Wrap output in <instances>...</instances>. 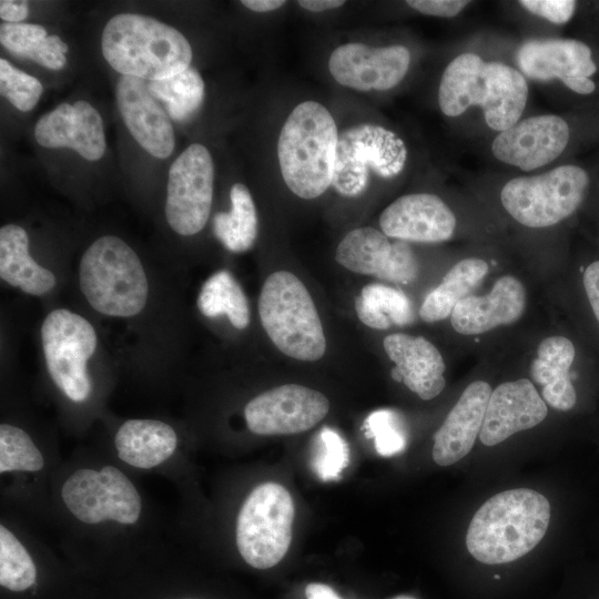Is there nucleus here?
Here are the masks:
<instances>
[{
    "label": "nucleus",
    "mask_w": 599,
    "mask_h": 599,
    "mask_svg": "<svg viewBox=\"0 0 599 599\" xmlns=\"http://www.w3.org/2000/svg\"><path fill=\"white\" fill-rule=\"evenodd\" d=\"M549 521L550 504L544 495L529 488L505 490L476 511L466 546L483 564H507L531 551L545 537Z\"/></svg>",
    "instance_id": "1"
},
{
    "label": "nucleus",
    "mask_w": 599,
    "mask_h": 599,
    "mask_svg": "<svg viewBox=\"0 0 599 599\" xmlns=\"http://www.w3.org/2000/svg\"><path fill=\"white\" fill-rule=\"evenodd\" d=\"M528 98L524 75L501 62H485L474 53L456 57L445 69L438 103L447 116H457L480 105L489 128L505 131L516 124Z\"/></svg>",
    "instance_id": "2"
},
{
    "label": "nucleus",
    "mask_w": 599,
    "mask_h": 599,
    "mask_svg": "<svg viewBox=\"0 0 599 599\" xmlns=\"http://www.w3.org/2000/svg\"><path fill=\"white\" fill-rule=\"evenodd\" d=\"M101 50L122 75L161 80L190 67L192 48L175 28L149 16L119 13L104 26Z\"/></svg>",
    "instance_id": "3"
},
{
    "label": "nucleus",
    "mask_w": 599,
    "mask_h": 599,
    "mask_svg": "<svg viewBox=\"0 0 599 599\" xmlns=\"http://www.w3.org/2000/svg\"><path fill=\"white\" fill-rule=\"evenodd\" d=\"M338 135L334 118L316 101H304L290 113L278 135L277 158L295 195L316 199L332 185Z\"/></svg>",
    "instance_id": "4"
},
{
    "label": "nucleus",
    "mask_w": 599,
    "mask_h": 599,
    "mask_svg": "<svg viewBox=\"0 0 599 599\" xmlns=\"http://www.w3.org/2000/svg\"><path fill=\"white\" fill-rule=\"evenodd\" d=\"M79 285L98 313L126 318L139 315L149 297V282L135 251L115 235H102L81 256Z\"/></svg>",
    "instance_id": "5"
},
{
    "label": "nucleus",
    "mask_w": 599,
    "mask_h": 599,
    "mask_svg": "<svg viewBox=\"0 0 599 599\" xmlns=\"http://www.w3.org/2000/svg\"><path fill=\"white\" fill-rule=\"evenodd\" d=\"M258 315L272 343L286 356L313 362L325 354L326 338L316 306L293 273L277 271L265 280Z\"/></svg>",
    "instance_id": "6"
},
{
    "label": "nucleus",
    "mask_w": 599,
    "mask_h": 599,
    "mask_svg": "<svg viewBox=\"0 0 599 599\" xmlns=\"http://www.w3.org/2000/svg\"><path fill=\"white\" fill-rule=\"evenodd\" d=\"M294 515L285 487L272 481L256 486L236 519V546L244 561L256 569L277 565L291 545Z\"/></svg>",
    "instance_id": "7"
},
{
    "label": "nucleus",
    "mask_w": 599,
    "mask_h": 599,
    "mask_svg": "<svg viewBox=\"0 0 599 599\" xmlns=\"http://www.w3.org/2000/svg\"><path fill=\"white\" fill-rule=\"evenodd\" d=\"M589 179L581 167L561 165L547 173L520 176L505 184V210L528 227H547L571 215L583 201Z\"/></svg>",
    "instance_id": "8"
},
{
    "label": "nucleus",
    "mask_w": 599,
    "mask_h": 599,
    "mask_svg": "<svg viewBox=\"0 0 599 599\" xmlns=\"http://www.w3.org/2000/svg\"><path fill=\"white\" fill-rule=\"evenodd\" d=\"M406 159V145L393 131L369 123L351 126L338 135L332 185L344 196H357L372 173L396 176Z\"/></svg>",
    "instance_id": "9"
},
{
    "label": "nucleus",
    "mask_w": 599,
    "mask_h": 599,
    "mask_svg": "<svg viewBox=\"0 0 599 599\" xmlns=\"http://www.w3.org/2000/svg\"><path fill=\"white\" fill-rule=\"evenodd\" d=\"M40 335L47 369L55 386L74 403L87 400L92 390L87 364L98 345L92 324L78 313L57 308L43 319Z\"/></svg>",
    "instance_id": "10"
},
{
    "label": "nucleus",
    "mask_w": 599,
    "mask_h": 599,
    "mask_svg": "<svg viewBox=\"0 0 599 599\" xmlns=\"http://www.w3.org/2000/svg\"><path fill=\"white\" fill-rule=\"evenodd\" d=\"M61 498L67 509L88 525L104 520L133 525L142 509L135 486L110 465L100 470L81 468L72 473L61 487Z\"/></svg>",
    "instance_id": "11"
},
{
    "label": "nucleus",
    "mask_w": 599,
    "mask_h": 599,
    "mask_svg": "<svg viewBox=\"0 0 599 599\" xmlns=\"http://www.w3.org/2000/svg\"><path fill=\"white\" fill-rule=\"evenodd\" d=\"M214 186V162L200 143L189 145L171 164L164 213L171 230L191 236L207 223Z\"/></svg>",
    "instance_id": "12"
},
{
    "label": "nucleus",
    "mask_w": 599,
    "mask_h": 599,
    "mask_svg": "<svg viewBox=\"0 0 599 599\" xmlns=\"http://www.w3.org/2000/svg\"><path fill=\"white\" fill-rule=\"evenodd\" d=\"M329 402L318 390L287 384L252 398L244 408L247 428L263 436L306 432L328 413Z\"/></svg>",
    "instance_id": "13"
},
{
    "label": "nucleus",
    "mask_w": 599,
    "mask_h": 599,
    "mask_svg": "<svg viewBox=\"0 0 599 599\" xmlns=\"http://www.w3.org/2000/svg\"><path fill=\"white\" fill-rule=\"evenodd\" d=\"M336 262L346 270L377 278L407 284L418 274V263L406 241L390 242L374 227L348 232L335 252Z\"/></svg>",
    "instance_id": "14"
},
{
    "label": "nucleus",
    "mask_w": 599,
    "mask_h": 599,
    "mask_svg": "<svg viewBox=\"0 0 599 599\" xmlns=\"http://www.w3.org/2000/svg\"><path fill=\"white\" fill-rule=\"evenodd\" d=\"M409 62L410 53L404 45L375 48L349 42L334 49L328 70L344 87L358 91H385L404 79Z\"/></svg>",
    "instance_id": "15"
},
{
    "label": "nucleus",
    "mask_w": 599,
    "mask_h": 599,
    "mask_svg": "<svg viewBox=\"0 0 599 599\" xmlns=\"http://www.w3.org/2000/svg\"><path fill=\"white\" fill-rule=\"evenodd\" d=\"M517 62L522 73L534 80L560 79L580 94H589L596 88L589 79L597 71L591 50L578 40L527 41L517 53Z\"/></svg>",
    "instance_id": "16"
},
{
    "label": "nucleus",
    "mask_w": 599,
    "mask_h": 599,
    "mask_svg": "<svg viewBox=\"0 0 599 599\" xmlns=\"http://www.w3.org/2000/svg\"><path fill=\"white\" fill-rule=\"evenodd\" d=\"M569 128L557 115H538L518 121L500 132L491 144L499 161L531 171L557 159L567 146Z\"/></svg>",
    "instance_id": "17"
},
{
    "label": "nucleus",
    "mask_w": 599,
    "mask_h": 599,
    "mask_svg": "<svg viewBox=\"0 0 599 599\" xmlns=\"http://www.w3.org/2000/svg\"><path fill=\"white\" fill-rule=\"evenodd\" d=\"M34 139L45 149H71L88 161H98L106 150L103 121L88 101L63 102L35 123Z\"/></svg>",
    "instance_id": "18"
},
{
    "label": "nucleus",
    "mask_w": 599,
    "mask_h": 599,
    "mask_svg": "<svg viewBox=\"0 0 599 599\" xmlns=\"http://www.w3.org/2000/svg\"><path fill=\"white\" fill-rule=\"evenodd\" d=\"M116 104L130 134L149 154L169 158L175 145L171 118L150 92L148 81L122 75L118 80Z\"/></svg>",
    "instance_id": "19"
},
{
    "label": "nucleus",
    "mask_w": 599,
    "mask_h": 599,
    "mask_svg": "<svg viewBox=\"0 0 599 599\" xmlns=\"http://www.w3.org/2000/svg\"><path fill=\"white\" fill-rule=\"evenodd\" d=\"M379 226L388 237L435 243L451 237L456 217L437 195L414 193L390 203L379 216Z\"/></svg>",
    "instance_id": "20"
},
{
    "label": "nucleus",
    "mask_w": 599,
    "mask_h": 599,
    "mask_svg": "<svg viewBox=\"0 0 599 599\" xmlns=\"http://www.w3.org/2000/svg\"><path fill=\"white\" fill-rule=\"evenodd\" d=\"M547 414L545 400L529 379L502 383L490 394L479 439L486 446L497 445L537 426Z\"/></svg>",
    "instance_id": "21"
},
{
    "label": "nucleus",
    "mask_w": 599,
    "mask_h": 599,
    "mask_svg": "<svg viewBox=\"0 0 599 599\" xmlns=\"http://www.w3.org/2000/svg\"><path fill=\"white\" fill-rule=\"evenodd\" d=\"M387 356L394 362L392 377L403 382L424 400L439 395L445 387V363L436 346L423 336L403 333L383 341Z\"/></svg>",
    "instance_id": "22"
},
{
    "label": "nucleus",
    "mask_w": 599,
    "mask_h": 599,
    "mask_svg": "<svg viewBox=\"0 0 599 599\" xmlns=\"http://www.w3.org/2000/svg\"><path fill=\"white\" fill-rule=\"evenodd\" d=\"M491 387L484 380L469 384L434 436L433 459L450 466L463 459L480 434Z\"/></svg>",
    "instance_id": "23"
},
{
    "label": "nucleus",
    "mask_w": 599,
    "mask_h": 599,
    "mask_svg": "<svg viewBox=\"0 0 599 599\" xmlns=\"http://www.w3.org/2000/svg\"><path fill=\"white\" fill-rule=\"evenodd\" d=\"M526 306V291L521 282L510 275L496 281L483 296H466L454 308L450 322L463 335H477L499 325L516 322Z\"/></svg>",
    "instance_id": "24"
},
{
    "label": "nucleus",
    "mask_w": 599,
    "mask_h": 599,
    "mask_svg": "<svg viewBox=\"0 0 599 599\" xmlns=\"http://www.w3.org/2000/svg\"><path fill=\"white\" fill-rule=\"evenodd\" d=\"M114 445L125 464L150 469L169 459L177 446L175 430L156 419H129L118 429Z\"/></svg>",
    "instance_id": "25"
},
{
    "label": "nucleus",
    "mask_w": 599,
    "mask_h": 599,
    "mask_svg": "<svg viewBox=\"0 0 599 599\" xmlns=\"http://www.w3.org/2000/svg\"><path fill=\"white\" fill-rule=\"evenodd\" d=\"M576 349L564 336H549L537 348V357L530 366L532 379L542 387L545 403L555 409L567 412L576 402V390L569 377Z\"/></svg>",
    "instance_id": "26"
},
{
    "label": "nucleus",
    "mask_w": 599,
    "mask_h": 599,
    "mask_svg": "<svg viewBox=\"0 0 599 599\" xmlns=\"http://www.w3.org/2000/svg\"><path fill=\"white\" fill-rule=\"evenodd\" d=\"M0 277L33 296L49 293L57 284L55 275L30 256L28 233L17 224L0 229Z\"/></svg>",
    "instance_id": "27"
},
{
    "label": "nucleus",
    "mask_w": 599,
    "mask_h": 599,
    "mask_svg": "<svg viewBox=\"0 0 599 599\" xmlns=\"http://www.w3.org/2000/svg\"><path fill=\"white\" fill-rule=\"evenodd\" d=\"M487 272L488 264L480 258H465L456 263L424 300L419 308L420 318L434 323L450 316L456 305L468 296Z\"/></svg>",
    "instance_id": "28"
},
{
    "label": "nucleus",
    "mask_w": 599,
    "mask_h": 599,
    "mask_svg": "<svg viewBox=\"0 0 599 599\" xmlns=\"http://www.w3.org/2000/svg\"><path fill=\"white\" fill-rule=\"evenodd\" d=\"M231 211L215 214L213 230L224 247L234 253L250 250L257 235V215L248 189L235 183L230 191Z\"/></svg>",
    "instance_id": "29"
},
{
    "label": "nucleus",
    "mask_w": 599,
    "mask_h": 599,
    "mask_svg": "<svg viewBox=\"0 0 599 599\" xmlns=\"http://www.w3.org/2000/svg\"><path fill=\"white\" fill-rule=\"evenodd\" d=\"M197 308L206 317L226 316L236 329L250 325L251 311L243 288L229 271H217L202 285Z\"/></svg>",
    "instance_id": "30"
},
{
    "label": "nucleus",
    "mask_w": 599,
    "mask_h": 599,
    "mask_svg": "<svg viewBox=\"0 0 599 599\" xmlns=\"http://www.w3.org/2000/svg\"><path fill=\"white\" fill-rule=\"evenodd\" d=\"M355 311L359 321L374 329L408 325L415 318L412 303L402 291L377 283L362 288Z\"/></svg>",
    "instance_id": "31"
},
{
    "label": "nucleus",
    "mask_w": 599,
    "mask_h": 599,
    "mask_svg": "<svg viewBox=\"0 0 599 599\" xmlns=\"http://www.w3.org/2000/svg\"><path fill=\"white\" fill-rule=\"evenodd\" d=\"M150 92L163 103L170 118L176 122L191 120L199 111L205 85L201 74L193 68L155 81H148Z\"/></svg>",
    "instance_id": "32"
},
{
    "label": "nucleus",
    "mask_w": 599,
    "mask_h": 599,
    "mask_svg": "<svg viewBox=\"0 0 599 599\" xmlns=\"http://www.w3.org/2000/svg\"><path fill=\"white\" fill-rule=\"evenodd\" d=\"M37 567L21 541L4 526H0V585L21 592L37 581Z\"/></svg>",
    "instance_id": "33"
},
{
    "label": "nucleus",
    "mask_w": 599,
    "mask_h": 599,
    "mask_svg": "<svg viewBox=\"0 0 599 599\" xmlns=\"http://www.w3.org/2000/svg\"><path fill=\"white\" fill-rule=\"evenodd\" d=\"M44 459L32 438L23 429L10 425H0V473L39 471Z\"/></svg>",
    "instance_id": "34"
},
{
    "label": "nucleus",
    "mask_w": 599,
    "mask_h": 599,
    "mask_svg": "<svg viewBox=\"0 0 599 599\" xmlns=\"http://www.w3.org/2000/svg\"><path fill=\"white\" fill-rule=\"evenodd\" d=\"M349 464V448L334 429L323 427L317 436L312 460L314 471L324 481L335 480Z\"/></svg>",
    "instance_id": "35"
},
{
    "label": "nucleus",
    "mask_w": 599,
    "mask_h": 599,
    "mask_svg": "<svg viewBox=\"0 0 599 599\" xmlns=\"http://www.w3.org/2000/svg\"><path fill=\"white\" fill-rule=\"evenodd\" d=\"M43 92L41 82L14 65L4 58L0 59V93L16 109L31 111Z\"/></svg>",
    "instance_id": "36"
},
{
    "label": "nucleus",
    "mask_w": 599,
    "mask_h": 599,
    "mask_svg": "<svg viewBox=\"0 0 599 599\" xmlns=\"http://www.w3.org/2000/svg\"><path fill=\"white\" fill-rule=\"evenodd\" d=\"M367 437L374 438L376 451L389 457L406 447V433L398 414L392 409H378L364 422Z\"/></svg>",
    "instance_id": "37"
},
{
    "label": "nucleus",
    "mask_w": 599,
    "mask_h": 599,
    "mask_svg": "<svg viewBox=\"0 0 599 599\" xmlns=\"http://www.w3.org/2000/svg\"><path fill=\"white\" fill-rule=\"evenodd\" d=\"M48 37L47 30L35 23L0 24V42L13 55L24 58L29 50L40 40Z\"/></svg>",
    "instance_id": "38"
},
{
    "label": "nucleus",
    "mask_w": 599,
    "mask_h": 599,
    "mask_svg": "<svg viewBox=\"0 0 599 599\" xmlns=\"http://www.w3.org/2000/svg\"><path fill=\"white\" fill-rule=\"evenodd\" d=\"M68 50V44L59 35L51 34L38 41L24 58L47 69L60 70L67 64Z\"/></svg>",
    "instance_id": "39"
},
{
    "label": "nucleus",
    "mask_w": 599,
    "mask_h": 599,
    "mask_svg": "<svg viewBox=\"0 0 599 599\" xmlns=\"http://www.w3.org/2000/svg\"><path fill=\"white\" fill-rule=\"evenodd\" d=\"M519 3L531 13L557 24L569 21L576 9L573 0H522Z\"/></svg>",
    "instance_id": "40"
},
{
    "label": "nucleus",
    "mask_w": 599,
    "mask_h": 599,
    "mask_svg": "<svg viewBox=\"0 0 599 599\" xmlns=\"http://www.w3.org/2000/svg\"><path fill=\"white\" fill-rule=\"evenodd\" d=\"M406 3L413 9L427 14L444 18L457 16L468 1L461 0H408Z\"/></svg>",
    "instance_id": "41"
},
{
    "label": "nucleus",
    "mask_w": 599,
    "mask_h": 599,
    "mask_svg": "<svg viewBox=\"0 0 599 599\" xmlns=\"http://www.w3.org/2000/svg\"><path fill=\"white\" fill-rule=\"evenodd\" d=\"M586 294L599 322V261L591 263L583 272Z\"/></svg>",
    "instance_id": "42"
},
{
    "label": "nucleus",
    "mask_w": 599,
    "mask_h": 599,
    "mask_svg": "<svg viewBox=\"0 0 599 599\" xmlns=\"http://www.w3.org/2000/svg\"><path fill=\"white\" fill-rule=\"evenodd\" d=\"M29 14L28 1H0V18L9 23H19Z\"/></svg>",
    "instance_id": "43"
},
{
    "label": "nucleus",
    "mask_w": 599,
    "mask_h": 599,
    "mask_svg": "<svg viewBox=\"0 0 599 599\" xmlns=\"http://www.w3.org/2000/svg\"><path fill=\"white\" fill-rule=\"evenodd\" d=\"M305 595L306 599H342L333 588L318 582L308 583Z\"/></svg>",
    "instance_id": "44"
},
{
    "label": "nucleus",
    "mask_w": 599,
    "mask_h": 599,
    "mask_svg": "<svg viewBox=\"0 0 599 599\" xmlns=\"http://www.w3.org/2000/svg\"><path fill=\"white\" fill-rule=\"evenodd\" d=\"M298 6L312 12L332 10L345 4L342 0H300Z\"/></svg>",
    "instance_id": "45"
},
{
    "label": "nucleus",
    "mask_w": 599,
    "mask_h": 599,
    "mask_svg": "<svg viewBox=\"0 0 599 599\" xmlns=\"http://www.w3.org/2000/svg\"><path fill=\"white\" fill-rule=\"evenodd\" d=\"M241 3L254 12H270L283 7L284 0H243Z\"/></svg>",
    "instance_id": "46"
},
{
    "label": "nucleus",
    "mask_w": 599,
    "mask_h": 599,
    "mask_svg": "<svg viewBox=\"0 0 599 599\" xmlns=\"http://www.w3.org/2000/svg\"><path fill=\"white\" fill-rule=\"evenodd\" d=\"M393 599H415V598L409 597V596H398V597H395Z\"/></svg>",
    "instance_id": "47"
},
{
    "label": "nucleus",
    "mask_w": 599,
    "mask_h": 599,
    "mask_svg": "<svg viewBox=\"0 0 599 599\" xmlns=\"http://www.w3.org/2000/svg\"><path fill=\"white\" fill-rule=\"evenodd\" d=\"M185 599H193V598H185Z\"/></svg>",
    "instance_id": "48"
}]
</instances>
